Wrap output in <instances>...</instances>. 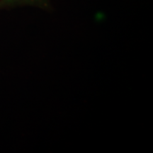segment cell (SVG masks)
<instances>
[{"label":"cell","instance_id":"obj_1","mask_svg":"<svg viewBox=\"0 0 153 153\" xmlns=\"http://www.w3.org/2000/svg\"><path fill=\"white\" fill-rule=\"evenodd\" d=\"M19 4H33L48 8L49 4L48 0H0V9Z\"/></svg>","mask_w":153,"mask_h":153}]
</instances>
